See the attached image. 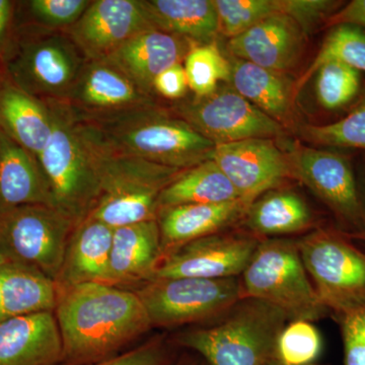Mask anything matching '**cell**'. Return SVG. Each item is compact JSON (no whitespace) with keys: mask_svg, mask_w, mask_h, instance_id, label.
Instances as JSON below:
<instances>
[{"mask_svg":"<svg viewBox=\"0 0 365 365\" xmlns=\"http://www.w3.org/2000/svg\"><path fill=\"white\" fill-rule=\"evenodd\" d=\"M54 314L63 344L62 362L66 365L116 356L153 328L135 292L105 283L57 288Z\"/></svg>","mask_w":365,"mask_h":365,"instance_id":"obj_1","label":"cell"},{"mask_svg":"<svg viewBox=\"0 0 365 365\" xmlns=\"http://www.w3.org/2000/svg\"><path fill=\"white\" fill-rule=\"evenodd\" d=\"M52 131L38 157L53 206L76 225L90 215L100 197V174L108 150L97 125L66 102H46Z\"/></svg>","mask_w":365,"mask_h":365,"instance_id":"obj_2","label":"cell"},{"mask_svg":"<svg viewBox=\"0 0 365 365\" xmlns=\"http://www.w3.org/2000/svg\"><path fill=\"white\" fill-rule=\"evenodd\" d=\"M91 121L118 155L174 169H190L210 160L215 148L182 118L157 104Z\"/></svg>","mask_w":365,"mask_h":365,"instance_id":"obj_3","label":"cell"},{"mask_svg":"<svg viewBox=\"0 0 365 365\" xmlns=\"http://www.w3.org/2000/svg\"><path fill=\"white\" fill-rule=\"evenodd\" d=\"M288 322L277 307L244 297L220 319L177 340L209 365H265L276 357L278 337Z\"/></svg>","mask_w":365,"mask_h":365,"instance_id":"obj_4","label":"cell"},{"mask_svg":"<svg viewBox=\"0 0 365 365\" xmlns=\"http://www.w3.org/2000/svg\"><path fill=\"white\" fill-rule=\"evenodd\" d=\"M240 279L244 297L277 307L289 321L314 323L331 314L319 299L294 240H261Z\"/></svg>","mask_w":365,"mask_h":365,"instance_id":"obj_5","label":"cell"},{"mask_svg":"<svg viewBox=\"0 0 365 365\" xmlns=\"http://www.w3.org/2000/svg\"><path fill=\"white\" fill-rule=\"evenodd\" d=\"M182 170L118 155L108 145L100 197L88 216L113 228L157 220L160 193Z\"/></svg>","mask_w":365,"mask_h":365,"instance_id":"obj_6","label":"cell"},{"mask_svg":"<svg viewBox=\"0 0 365 365\" xmlns=\"http://www.w3.org/2000/svg\"><path fill=\"white\" fill-rule=\"evenodd\" d=\"M7 78L43 102H66L86 60L66 31L21 38L4 51Z\"/></svg>","mask_w":365,"mask_h":365,"instance_id":"obj_7","label":"cell"},{"mask_svg":"<svg viewBox=\"0 0 365 365\" xmlns=\"http://www.w3.org/2000/svg\"><path fill=\"white\" fill-rule=\"evenodd\" d=\"M319 299L335 318L365 307V252L341 230H314L297 241Z\"/></svg>","mask_w":365,"mask_h":365,"instance_id":"obj_8","label":"cell"},{"mask_svg":"<svg viewBox=\"0 0 365 365\" xmlns=\"http://www.w3.org/2000/svg\"><path fill=\"white\" fill-rule=\"evenodd\" d=\"M135 292L153 328L211 323L244 297L240 277L153 279Z\"/></svg>","mask_w":365,"mask_h":365,"instance_id":"obj_9","label":"cell"},{"mask_svg":"<svg viewBox=\"0 0 365 365\" xmlns=\"http://www.w3.org/2000/svg\"><path fill=\"white\" fill-rule=\"evenodd\" d=\"M76 222L58 209L24 205L0 210V251L56 280Z\"/></svg>","mask_w":365,"mask_h":365,"instance_id":"obj_10","label":"cell"},{"mask_svg":"<svg viewBox=\"0 0 365 365\" xmlns=\"http://www.w3.org/2000/svg\"><path fill=\"white\" fill-rule=\"evenodd\" d=\"M289 160L294 178L332 211L344 234L365 232V202L347 158L332 151L300 145Z\"/></svg>","mask_w":365,"mask_h":365,"instance_id":"obj_11","label":"cell"},{"mask_svg":"<svg viewBox=\"0 0 365 365\" xmlns=\"http://www.w3.org/2000/svg\"><path fill=\"white\" fill-rule=\"evenodd\" d=\"M177 116L201 135L217 144L283 133V125L269 117L232 88H220L176 108Z\"/></svg>","mask_w":365,"mask_h":365,"instance_id":"obj_12","label":"cell"},{"mask_svg":"<svg viewBox=\"0 0 365 365\" xmlns=\"http://www.w3.org/2000/svg\"><path fill=\"white\" fill-rule=\"evenodd\" d=\"M260 242L246 232H222L201 237L165 254L150 280L240 277Z\"/></svg>","mask_w":365,"mask_h":365,"instance_id":"obj_13","label":"cell"},{"mask_svg":"<svg viewBox=\"0 0 365 365\" xmlns=\"http://www.w3.org/2000/svg\"><path fill=\"white\" fill-rule=\"evenodd\" d=\"M211 160L230 179L242 200L252 203L294 178L289 158L270 138L217 144Z\"/></svg>","mask_w":365,"mask_h":365,"instance_id":"obj_14","label":"cell"},{"mask_svg":"<svg viewBox=\"0 0 365 365\" xmlns=\"http://www.w3.org/2000/svg\"><path fill=\"white\" fill-rule=\"evenodd\" d=\"M141 0H95L66 33L86 61L105 60L137 34L150 30Z\"/></svg>","mask_w":365,"mask_h":365,"instance_id":"obj_15","label":"cell"},{"mask_svg":"<svg viewBox=\"0 0 365 365\" xmlns=\"http://www.w3.org/2000/svg\"><path fill=\"white\" fill-rule=\"evenodd\" d=\"M66 103L91 120L155 105L153 96L108 60L86 62Z\"/></svg>","mask_w":365,"mask_h":365,"instance_id":"obj_16","label":"cell"},{"mask_svg":"<svg viewBox=\"0 0 365 365\" xmlns=\"http://www.w3.org/2000/svg\"><path fill=\"white\" fill-rule=\"evenodd\" d=\"M306 36L290 16L275 14L228 40L227 49L234 58L284 73L299 62Z\"/></svg>","mask_w":365,"mask_h":365,"instance_id":"obj_17","label":"cell"},{"mask_svg":"<svg viewBox=\"0 0 365 365\" xmlns=\"http://www.w3.org/2000/svg\"><path fill=\"white\" fill-rule=\"evenodd\" d=\"M62 361L63 344L54 312L0 323V365H57Z\"/></svg>","mask_w":365,"mask_h":365,"instance_id":"obj_18","label":"cell"},{"mask_svg":"<svg viewBox=\"0 0 365 365\" xmlns=\"http://www.w3.org/2000/svg\"><path fill=\"white\" fill-rule=\"evenodd\" d=\"M193 45L184 38L150 29L137 34L105 60L153 96V81L158 74L181 63Z\"/></svg>","mask_w":365,"mask_h":365,"instance_id":"obj_19","label":"cell"},{"mask_svg":"<svg viewBox=\"0 0 365 365\" xmlns=\"http://www.w3.org/2000/svg\"><path fill=\"white\" fill-rule=\"evenodd\" d=\"M158 220L114 228L105 284L148 281L163 258Z\"/></svg>","mask_w":365,"mask_h":365,"instance_id":"obj_20","label":"cell"},{"mask_svg":"<svg viewBox=\"0 0 365 365\" xmlns=\"http://www.w3.org/2000/svg\"><path fill=\"white\" fill-rule=\"evenodd\" d=\"M251 203L242 199L216 204H185L160 210L158 215L163 257L182 245L225 232L241 222Z\"/></svg>","mask_w":365,"mask_h":365,"instance_id":"obj_21","label":"cell"},{"mask_svg":"<svg viewBox=\"0 0 365 365\" xmlns=\"http://www.w3.org/2000/svg\"><path fill=\"white\" fill-rule=\"evenodd\" d=\"M114 228L88 216L74 228L58 277L57 288L83 283H106Z\"/></svg>","mask_w":365,"mask_h":365,"instance_id":"obj_22","label":"cell"},{"mask_svg":"<svg viewBox=\"0 0 365 365\" xmlns=\"http://www.w3.org/2000/svg\"><path fill=\"white\" fill-rule=\"evenodd\" d=\"M0 131L38 158L49 140V105L14 85L0 71Z\"/></svg>","mask_w":365,"mask_h":365,"instance_id":"obj_23","label":"cell"},{"mask_svg":"<svg viewBox=\"0 0 365 365\" xmlns=\"http://www.w3.org/2000/svg\"><path fill=\"white\" fill-rule=\"evenodd\" d=\"M24 205L54 207L38 158L0 131V210Z\"/></svg>","mask_w":365,"mask_h":365,"instance_id":"obj_24","label":"cell"},{"mask_svg":"<svg viewBox=\"0 0 365 365\" xmlns=\"http://www.w3.org/2000/svg\"><path fill=\"white\" fill-rule=\"evenodd\" d=\"M248 234L260 240L300 234L314 227L311 208L299 194L287 189L271 190L250 204L242 218Z\"/></svg>","mask_w":365,"mask_h":365,"instance_id":"obj_25","label":"cell"},{"mask_svg":"<svg viewBox=\"0 0 365 365\" xmlns=\"http://www.w3.org/2000/svg\"><path fill=\"white\" fill-rule=\"evenodd\" d=\"M56 302V283L38 269L14 262L0 266V323L54 312Z\"/></svg>","mask_w":365,"mask_h":365,"instance_id":"obj_26","label":"cell"},{"mask_svg":"<svg viewBox=\"0 0 365 365\" xmlns=\"http://www.w3.org/2000/svg\"><path fill=\"white\" fill-rule=\"evenodd\" d=\"M151 25L193 44L212 43L218 30L215 0H141Z\"/></svg>","mask_w":365,"mask_h":365,"instance_id":"obj_27","label":"cell"},{"mask_svg":"<svg viewBox=\"0 0 365 365\" xmlns=\"http://www.w3.org/2000/svg\"><path fill=\"white\" fill-rule=\"evenodd\" d=\"M230 62V81L235 91L279 123L287 119L295 91L284 73L244 60L232 58Z\"/></svg>","mask_w":365,"mask_h":365,"instance_id":"obj_28","label":"cell"},{"mask_svg":"<svg viewBox=\"0 0 365 365\" xmlns=\"http://www.w3.org/2000/svg\"><path fill=\"white\" fill-rule=\"evenodd\" d=\"M242 199L230 179L213 160L184 170L160 193L158 212L185 204H216Z\"/></svg>","mask_w":365,"mask_h":365,"instance_id":"obj_29","label":"cell"},{"mask_svg":"<svg viewBox=\"0 0 365 365\" xmlns=\"http://www.w3.org/2000/svg\"><path fill=\"white\" fill-rule=\"evenodd\" d=\"M328 61H340L365 72V32L350 25L333 26L327 36L312 66L295 83V96L304 83L316 73L322 64Z\"/></svg>","mask_w":365,"mask_h":365,"instance_id":"obj_30","label":"cell"},{"mask_svg":"<svg viewBox=\"0 0 365 365\" xmlns=\"http://www.w3.org/2000/svg\"><path fill=\"white\" fill-rule=\"evenodd\" d=\"M184 61L189 88L196 97L211 95L220 81H230V62L215 42L192 46Z\"/></svg>","mask_w":365,"mask_h":365,"instance_id":"obj_31","label":"cell"},{"mask_svg":"<svg viewBox=\"0 0 365 365\" xmlns=\"http://www.w3.org/2000/svg\"><path fill=\"white\" fill-rule=\"evenodd\" d=\"M316 95L324 109H341L359 96L361 74L340 61H328L316 71Z\"/></svg>","mask_w":365,"mask_h":365,"instance_id":"obj_32","label":"cell"},{"mask_svg":"<svg viewBox=\"0 0 365 365\" xmlns=\"http://www.w3.org/2000/svg\"><path fill=\"white\" fill-rule=\"evenodd\" d=\"M218 30L237 37L269 16L281 14L280 0H215Z\"/></svg>","mask_w":365,"mask_h":365,"instance_id":"obj_33","label":"cell"},{"mask_svg":"<svg viewBox=\"0 0 365 365\" xmlns=\"http://www.w3.org/2000/svg\"><path fill=\"white\" fill-rule=\"evenodd\" d=\"M322 347L321 334L313 322L289 321L278 337L276 359L287 365H313Z\"/></svg>","mask_w":365,"mask_h":365,"instance_id":"obj_34","label":"cell"},{"mask_svg":"<svg viewBox=\"0 0 365 365\" xmlns=\"http://www.w3.org/2000/svg\"><path fill=\"white\" fill-rule=\"evenodd\" d=\"M304 135L321 145L365 150V97L339 121L326 125H307Z\"/></svg>","mask_w":365,"mask_h":365,"instance_id":"obj_35","label":"cell"},{"mask_svg":"<svg viewBox=\"0 0 365 365\" xmlns=\"http://www.w3.org/2000/svg\"><path fill=\"white\" fill-rule=\"evenodd\" d=\"M91 1L88 0H32L29 13L37 23L49 30L66 31L85 14Z\"/></svg>","mask_w":365,"mask_h":365,"instance_id":"obj_36","label":"cell"},{"mask_svg":"<svg viewBox=\"0 0 365 365\" xmlns=\"http://www.w3.org/2000/svg\"><path fill=\"white\" fill-rule=\"evenodd\" d=\"M281 14H287L299 24L307 35L323 21H328L342 6L332 0H280Z\"/></svg>","mask_w":365,"mask_h":365,"instance_id":"obj_37","label":"cell"},{"mask_svg":"<svg viewBox=\"0 0 365 365\" xmlns=\"http://www.w3.org/2000/svg\"><path fill=\"white\" fill-rule=\"evenodd\" d=\"M336 319L340 324L344 365H365V307Z\"/></svg>","mask_w":365,"mask_h":365,"instance_id":"obj_38","label":"cell"},{"mask_svg":"<svg viewBox=\"0 0 365 365\" xmlns=\"http://www.w3.org/2000/svg\"><path fill=\"white\" fill-rule=\"evenodd\" d=\"M170 359L172 352L169 346L160 339L120 353L111 359L81 365H170Z\"/></svg>","mask_w":365,"mask_h":365,"instance_id":"obj_39","label":"cell"},{"mask_svg":"<svg viewBox=\"0 0 365 365\" xmlns=\"http://www.w3.org/2000/svg\"><path fill=\"white\" fill-rule=\"evenodd\" d=\"M188 88L186 71L182 63L175 64L165 69L158 74L153 83V93H157L168 100H180L184 98Z\"/></svg>","mask_w":365,"mask_h":365,"instance_id":"obj_40","label":"cell"},{"mask_svg":"<svg viewBox=\"0 0 365 365\" xmlns=\"http://www.w3.org/2000/svg\"><path fill=\"white\" fill-rule=\"evenodd\" d=\"M350 25L365 29V0H352L327 21V26Z\"/></svg>","mask_w":365,"mask_h":365,"instance_id":"obj_41","label":"cell"},{"mask_svg":"<svg viewBox=\"0 0 365 365\" xmlns=\"http://www.w3.org/2000/svg\"><path fill=\"white\" fill-rule=\"evenodd\" d=\"M16 2L11 0H0V59L11 42V26H13Z\"/></svg>","mask_w":365,"mask_h":365,"instance_id":"obj_42","label":"cell"},{"mask_svg":"<svg viewBox=\"0 0 365 365\" xmlns=\"http://www.w3.org/2000/svg\"><path fill=\"white\" fill-rule=\"evenodd\" d=\"M348 237H351L352 240H359L365 244V232L359 235H348Z\"/></svg>","mask_w":365,"mask_h":365,"instance_id":"obj_43","label":"cell"},{"mask_svg":"<svg viewBox=\"0 0 365 365\" xmlns=\"http://www.w3.org/2000/svg\"><path fill=\"white\" fill-rule=\"evenodd\" d=\"M265 365H287L283 364V362H281L279 359H276V357H274L273 359L269 360L267 364ZM313 365H319V364H313Z\"/></svg>","mask_w":365,"mask_h":365,"instance_id":"obj_44","label":"cell"},{"mask_svg":"<svg viewBox=\"0 0 365 365\" xmlns=\"http://www.w3.org/2000/svg\"><path fill=\"white\" fill-rule=\"evenodd\" d=\"M6 262V258H4V255H2L1 251H0V266L4 265Z\"/></svg>","mask_w":365,"mask_h":365,"instance_id":"obj_45","label":"cell"},{"mask_svg":"<svg viewBox=\"0 0 365 365\" xmlns=\"http://www.w3.org/2000/svg\"><path fill=\"white\" fill-rule=\"evenodd\" d=\"M178 365H189V364H178Z\"/></svg>","mask_w":365,"mask_h":365,"instance_id":"obj_46","label":"cell"}]
</instances>
